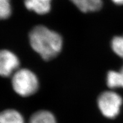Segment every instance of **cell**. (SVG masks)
I'll return each instance as SVG.
<instances>
[{"label": "cell", "instance_id": "12", "mask_svg": "<svg viewBox=\"0 0 123 123\" xmlns=\"http://www.w3.org/2000/svg\"><path fill=\"white\" fill-rule=\"evenodd\" d=\"M114 4L117 5H123V0H111Z\"/></svg>", "mask_w": 123, "mask_h": 123}, {"label": "cell", "instance_id": "8", "mask_svg": "<svg viewBox=\"0 0 123 123\" xmlns=\"http://www.w3.org/2000/svg\"><path fill=\"white\" fill-rule=\"evenodd\" d=\"M29 123H57L55 116L49 111L41 110L34 113Z\"/></svg>", "mask_w": 123, "mask_h": 123}, {"label": "cell", "instance_id": "2", "mask_svg": "<svg viewBox=\"0 0 123 123\" xmlns=\"http://www.w3.org/2000/svg\"><path fill=\"white\" fill-rule=\"evenodd\" d=\"M11 83L14 91L23 97L33 95L39 88L37 76L28 69H18L12 74Z\"/></svg>", "mask_w": 123, "mask_h": 123}, {"label": "cell", "instance_id": "4", "mask_svg": "<svg viewBox=\"0 0 123 123\" xmlns=\"http://www.w3.org/2000/svg\"><path fill=\"white\" fill-rule=\"evenodd\" d=\"M19 60L15 54L9 50H0V76H12L19 69Z\"/></svg>", "mask_w": 123, "mask_h": 123}, {"label": "cell", "instance_id": "5", "mask_svg": "<svg viewBox=\"0 0 123 123\" xmlns=\"http://www.w3.org/2000/svg\"><path fill=\"white\" fill-rule=\"evenodd\" d=\"M52 0H25L26 8L38 14L48 13L51 8Z\"/></svg>", "mask_w": 123, "mask_h": 123}, {"label": "cell", "instance_id": "1", "mask_svg": "<svg viewBox=\"0 0 123 123\" xmlns=\"http://www.w3.org/2000/svg\"><path fill=\"white\" fill-rule=\"evenodd\" d=\"M29 38L32 48L46 61L56 57L62 49V39L59 34L42 25L34 27Z\"/></svg>", "mask_w": 123, "mask_h": 123}, {"label": "cell", "instance_id": "7", "mask_svg": "<svg viewBox=\"0 0 123 123\" xmlns=\"http://www.w3.org/2000/svg\"><path fill=\"white\" fill-rule=\"evenodd\" d=\"M0 123H25V121L18 111L10 109L0 112Z\"/></svg>", "mask_w": 123, "mask_h": 123}, {"label": "cell", "instance_id": "9", "mask_svg": "<svg viewBox=\"0 0 123 123\" xmlns=\"http://www.w3.org/2000/svg\"><path fill=\"white\" fill-rule=\"evenodd\" d=\"M107 85L111 89L123 88V66L119 71H109L107 75Z\"/></svg>", "mask_w": 123, "mask_h": 123}, {"label": "cell", "instance_id": "11", "mask_svg": "<svg viewBox=\"0 0 123 123\" xmlns=\"http://www.w3.org/2000/svg\"><path fill=\"white\" fill-rule=\"evenodd\" d=\"M111 48L117 56L123 59V36L114 37L111 41Z\"/></svg>", "mask_w": 123, "mask_h": 123}, {"label": "cell", "instance_id": "6", "mask_svg": "<svg viewBox=\"0 0 123 123\" xmlns=\"http://www.w3.org/2000/svg\"><path fill=\"white\" fill-rule=\"evenodd\" d=\"M78 9L83 12H94L102 7V0H71Z\"/></svg>", "mask_w": 123, "mask_h": 123}, {"label": "cell", "instance_id": "3", "mask_svg": "<svg viewBox=\"0 0 123 123\" xmlns=\"http://www.w3.org/2000/svg\"><path fill=\"white\" fill-rule=\"evenodd\" d=\"M98 104L102 114L106 117L112 119L119 113L123 99L116 92L111 91H105L98 97Z\"/></svg>", "mask_w": 123, "mask_h": 123}, {"label": "cell", "instance_id": "10", "mask_svg": "<svg viewBox=\"0 0 123 123\" xmlns=\"http://www.w3.org/2000/svg\"><path fill=\"white\" fill-rule=\"evenodd\" d=\"M11 12V0H0V20L8 18Z\"/></svg>", "mask_w": 123, "mask_h": 123}]
</instances>
